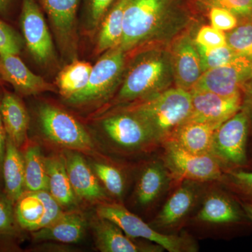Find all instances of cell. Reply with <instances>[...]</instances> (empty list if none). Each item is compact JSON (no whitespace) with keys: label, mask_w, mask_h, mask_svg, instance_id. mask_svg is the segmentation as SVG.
<instances>
[{"label":"cell","mask_w":252,"mask_h":252,"mask_svg":"<svg viewBox=\"0 0 252 252\" xmlns=\"http://www.w3.org/2000/svg\"><path fill=\"white\" fill-rule=\"evenodd\" d=\"M225 36L227 45L252 63V23L239 24Z\"/></svg>","instance_id":"1f68e13d"},{"label":"cell","mask_w":252,"mask_h":252,"mask_svg":"<svg viewBox=\"0 0 252 252\" xmlns=\"http://www.w3.org/2000/svg\"><path fill=\"white\" fill-rule=\"evenodd\" d=\"M229 193L222 190L210 192L204 199L196 220L231 228L252 226V223L244 211L240 200Z\"/></svg>","instance_id":"5bb4252c"},{"label":"cell","mask_w":252,"mask_h":252,"mask_svg":"<svg viewBox=\"0 0 252 252\" xmlns=\"http://www.w3.org/2000/svg\"><path fill=\"white\" fill-rule=\"evenodd\" d=\"M12 0H0V13L5 14L9 10Z\"/></svg>","instance_id":"7bdbcfd3"},{"label":"cell","mask_w":252,"mask_h":252,"mask_svg":"<svg viewBox=\"0 0 252 252\" xmlns=\"http://www.w3.org/2000/svg\"><path fill=\"white\" fill-rule=\"evenodd\" d=\"M240 200V199H239ZM240 204L243 207L244 211L246 214L247 217L252 223V201L249 200H240Z\"/></svg>","instance_id":"b9f144b4"},{"label":"cell","mask_w":252,"mask_h":252,"mask_svg":"<svg viewBox=\"0 0 252 252\" xmlns=\"http://www.w3.org/2000/svg\"><path fill=\"white\" fill-rule=\"evenodd\" d=\"M113 1L114 0H88V18L91 28H95L99 26Z\"/></svg>","instance_id":"f35d334b"},{"label":"cell","mask_w":252,"mask_h":252,"mask_svg":"<svg viewBox=\"0 0 252 252\" xmlns=\"http://www.w3.org/2000/svg\"><path fill=\"white\" fill-rule=\"evenodd\" d=\"M191 21L176 0H128L119 48L127 54L152 46H168L189 29Z\"/></svg>","instance_id":"6da1fadb"},{"label":"cell","mask_w":252,"mask_h":252,"mask_svg":"<svg viewBox=\"0 0 252 252\" xmlns=\"http://www.w3.org/2000/svg\"><path fill=\"white\" fill-rule=\"evenodd\" d=\"M49 193L62 207L75 205L77 195L68 176L65 158L61 155L45 158Z\"/></svg>","instance_id":"d4e9b609"},{"label":"cell","mask_w":252,"mask_h":252,"mask_svg":"<svg viewBox=\"0 0 252 252\" xmlns=\"http://www.w3.org/2000/svg\"><path fill=\"white\" fill-rule=\"evenodd\" d=\"M252 73V63L240 56L229 64L204 72L192 89L228 97L242 94L243 84Z\"/></svg>","instance_id":"9a60e30c"},{"label":"cell","mask_w":252,"mask_h":252,"mask_svg":"<svg viewBox=\"0 0 252 252\" xmlns=\"http://www.w3.org/2000/svg\"><path fill=\"white\" fill-rule=\"evenodd\" d=\"M23 40L14 28L0 20V54L19 55Z\"/></svg>","instance_id":"d590c367"},{"label":"cell","mask_w":252,"mask_h":252,"mask_svg":"<svg viewBox=\"0 0 252 252\" xmlns=\"http://www.w3.org/2000/svg\"><path fill=\"white\" fill-rule=\"evenodd\" d=\"M126 55L117 47L103 53L93 67L84 90L67 99L72 104H85L104 100L122 84L126 67Z\"/></svg>","instance_id":"8992f818"},{"label":"cell","mask_w":252,"mask_h":252,"mask_svg":"<svg viewBox=\"0 0 252 252\" xmlns=\"http://www.w3.org/2000/svg\"><path fill=\"white\" fill-rule=\"evenodd\" d=\"M65 162L68 176L77 197L89 200H103L107 194L85 159L78 152H67Z\"/></svg>","instance_id":"ffe728a7"},{"label":"cell","mask_w":252,"mask_h":252,"mask_svg":"<svg viewBox=\"0 0 252 252\" xmlns=\"http://www.w3.org/2000/svg\"><path fill=\"white\" fill-rule=\"evenodd\" d=\"M86 225L84 215L76 212H64L57 220L48 226L33 232V238L37 242L77 243L84 236Z\"/></svg>","instance_id":"7402d4cb"},{"label":"cell","mask_w":252,"mask_h":252,"mask_svg":"<svg viewBox=\"0 0 252 252\" xmlns=\"http://www.w3.org/2000/svg\"><path fill=\"white\" fill-rule=\"evenodd\" d=\"M220 125L215 123L185 122L176 129L168 140L173 141L191 153L211 155L214 135Z\"/></svg>","instance_id":"44dd1931"},{"label":"cell","mask_w":252,"mask_h":252,"mask_svg":"<svg viewBox=\"0 0 252 252\" xmlns=\"http://www.w3.org/2000/svg\"><path fill=\"white\" fill-rule=\"evenodd\" d=\"M189 92L192 108L186 122L222 124L242 108V94L228 97L194 89Z\"/></svg>","instance_id":"2e32d148"},{"label":"cell","mask_w":252,"mask_h":252,"mask_svg":"<svg viewBox=\"0 0 252 252\" xmlns=\"http://www.w3.org/2000/svg\"><path fill=\"white\" fill-rule=\"evenodd\" d=\"M250 136V119L242 109L215 131L211 156L220 163L223 172L239 169L250 170L248 143Z\"/></svg>","instance_id":"277c9868"},{"label":"cell","mask_w":252,"mask_h":252,"mask_svg":"<svg viewBox=\"0 0 252 252\" xmlns=\"http://www.w3.org/2000/svg\"><path fill=\"white\" fill-rule=\"evenodd\" d=\"M93 168L107 191L116 198H122L126 188L125 177L122 172L114 165L103 162H95Z\"/></svg>","instance_id":"4dcf8cb0"},{"label":"cell","mask_w":252,"mask_h":252,"mask_svg":"<svg viewBox=\"0 0 252 252\" xmlns=\"http://www.w3.org/2000/svg\"><path fill=\"white\" fill-rule=\"evenodd\" d=\"M172 177L162 160L147 164L141 172L135 189L136 199L147 206L157 200L170 183Z\"/></svg>","instance_id":"cb8c5ba5"},{"label":"cell","mask_w":252,"mask_h":252,"mask_svg":"<svg viewBox=\"0 0 252 252\" xmlns=\"http://www.w3.org/2000/svg\"><path fill=\"white\" fill-rule=\"evenodd\" d=\"M21 26L23 39L34 61L43 65L54 61L52 37L36 0H22Z\"/></svg>","instance_id":"30bf717a"},{"label":"cell","mask_w":252,"mask_h":252,"mask_svg":"<svg viewBox=\"0 0 252 252\" xmlns=\"http://www.w3.org/2000/svg\"><path fill=\"white\" fill-rule=\"evenodd\" d=\"M182 182L154 220L153 223L156 228H175L185 220L195 205L198 195L196 182L187 180Z\"/></svg>","instance_id":"d6986e66"},{"label":"cell","mask_w":252,"mask_h":252,"mask_svg":"<svg viewBox=\"0 0 252 252\" xmlns=\"http://www.w3.org/2000/svg\"><path fill=\"white\" fill-rule=\"evenodd\" d=\"M0 77L23 95L39 94L54 89L42 77L32 72L18 55L0 54Z\"/></svg>","instance_id":"ac0fdd59"},{"label":"cell","mask_w":252,"mask_h":252,"mask_svg":"<svg viewBox=\"0 0 252 252\" xmlns=\"http://www.w3.org/2000/svg\"><path fill=\"white\" fill-rule=\"evenodd\" d=\"M15 207L18 224L28 231L42 229L64 213L62 206L46 190L23 193Z\"/></svg>","instance_id":"8fae6325"},{"label":"cell","mask_w":252,"mask_h":252,"mask_svg":"<svg viewBox=\"0 0 252 252\" xmlns=\"http://www.w3.org/2000/svg\"><path fill=\"white\" fill-rule=\"evenodd\" d=\"M220 182L240 200L252 201V170H227Z\"/></svg>","instance_id":"f546056e"},{"label":"cell","mask_w":252,"mask_h":252,"mask_svg":"<svg viewBox=\"0 0 252 252\" xmlns=\"http://www.w3.org/2000/svg\"><path fill=\"white\" fill-rule=\"evenodd\" d=\"M186 31L169 44L175 87L190 91L203 71L198 48L190 31Z\"/></svg>","instance_id":"4fadbf2b"},{"label":"cell","mask_w":252,"mask_h":252,"mask_svg":"<svg viewBox=\"0 0 252 252\" xmlns=\"http://www.w3.org/2000/svg\"><path fill=\"white\" fill-rule=\"evenodd\" d=\"M1 119L6 137L18 147L26 142L30 117L24 104L16 94L5 93L0 102Z\"/></svg>","instance_id":"603a6c76"},{"label":"cell","mask_w":252,"mask_h":252,"mask_svg":"<svg viewBox=\"0 0 252 252\" xmlns=\"http://www.w3.org/2000/svg\"><path fill=\"white\" fill-rule=\"evenodd\" d=\"M195 44L205 49H215L227 45L225 32L212 26H204L197 32L194 38Z\"/></svg>","instance_id":"e575fe53"},{"label":"cell","mask_w":252,"mask_h":252,"mask_svg":"<svg viewBox=\"0 0 252 252\" xmlns=\"http://www.w3.org/2000/svg\"><path fill=\"white\" fill-rule=\"evenodd\" d=\"M209 18L212 27L223 32L232 31L239 25L238 18L234 14L223 8H210Z\"/></svg>","instance_id":"74e56055"},{"label":"cell","mask_w":252,"mask_h":252,"mask_svg":"<svg viewBox=\"0 0 252 252\" xmlns=\"http://www.w3.org/2000/svg\"><path fill=\"white\" fill-rule=\"evenodd\" d=\"M93 229L96 247L102 252H161L164 249L157 244L137 243L127 236L112 220L99 217Z\"/></svg>","instance_id":"e0dca14e"},{"label":"cell","mask_w":252,"mask_h":252,"mask_svg":"<svg viewBox=\"0 0 252 252\" xmlns=\"http://www.w3.org/2000/svg\"><path fill=\"white\" fill-rule=\"evenodd\" d=\"M191 108L190 92L173 86L125 109L140 117L158 144L162 145L188 119Z\"/></svg>","instance_id":"3957f363"},{"label":"cell","mask_w":252,"mask_h":252,"mask_svg":"<svg viewBox=\"0 0 252 252\" xmlns=\"http://www.w3.org/2000/svg\"><path fill=\"white\" fill-rule=\"evenodd\" d=\"M1 167L6 195L13 203H16L26 189L24 157L21 155L17 146L8 137Z\"/></svg>","instance_id":"484cf974"},{"label":"cell","mask_w":252,"mask_h":252,"mask_svg":"<svg viewBox=\"0 0 252 252\" xmlns=\"http://www.w3.org/2000/svg\"><path fill=\"white\" fill-rule=\"evenodd\" d=\"M102 126L113 143L124 150L148 152L159 145L143 121L127 109L106 118Z\"/></svg>","instance_id":"9c48e42d"},{"label":"cell","mask_w":252,"mask_h":252,"mask_svg":"<svg viewBox=\"0 0 252 252\" xmlns=\"http://www.w3.org/2000/svg\"><path fill=\"white\" fill-rule=\"evenodd\" d=\"M162 146L164 148L162 162L174 180L181 182L185 180L220 182L221 180L223 169L211 155L191 153L171 140L164 142Z\"/></svg>","instance_id":"52a82bcc"},{"label":"cell","mask_w":252,"mask_h":252,"mask_svg":"<svg viewBox=\"0 0 252 252\" xmlns=\"http://www.w3.org/2000/svg\"><path fill=\"white\" fill-rule=\"evenodd\" d=\"M38 119L44 135L54 143L81 152L94 150V142L82 125L62 109L41 104L38 109Z\"/></svg>","instance_id":"ba28073f"},{"label":"cell","mask_w":252,"mask_h":252,"mask_svg":"<svg viewBox=\"0 0 252 252\" xmlns=\"http://www.w3.org/2000/svg\"><path fill=\"white\" fill-rule=\"evenodd\" d=\"M128 0H118L109 8L100 22L96 52L103 54L119 47L122 41L124 12Z\"/></svg>","instance_id":"4316f807"},{"label":"cell","mask_w":252,"mask_h":252,"mask_svg":"<svg viewBox=\"0 0 252 252\" xmlns=\"http://www.w3.org/2000/svg\"><path fill=\"white\" fill-rule=\"evenodd\" d=\"M96 212L99 217L107 219L119 225L131 238L144 239L170 252H195L198 250L197 244L189 235L160 233L120 204H101Z\"/></svg>","instance_id":"5b68a950"},{"label":"cell","mask_w":252,"mask_h":252,"mask_svg":"<svg viewBox=\"0 0 252 252\" xmlns=\"http://www.w3.org/2000/svg\"><path fill=\"white\" fill-rule=\"evenodd\" d=\"M203 72L233 62L240 56L228 45L215 49H205L197 45Z\"/></svg>","instance_id":"d6a6232c"},{"label":"cell","mask_w":252,"mask_h":252,"mask_svg":"<svg viewBox=\"0 0 252 252\" xmlns=\"http://www.w3.org/2000/svg\"><path fill=\"white\" fill-rule=\"evenodd\" d=\"M210 8H223L238 18L239 24L252 23V0H199Z\"/></svg>","instance_id":"836d02e7"},{"label":"cell","mask_w":252,"mask_h":252,"mask_svg":"<svg viewBox=\"0 0 252 252\" xmlns=\"http://www.w3.org/2000/svg\"><path fill=\"white\" fill-rule=\"evenodd\" d=\"M13 203L7 195L0 193V235L14 233L16 220Z\"/></svg>","instance_id":"8d00e7d4"},{"label":"cell","mask_w":252,"mask_h":252,"mask_svg":"<svg viewBox=\"0 0 252 252\" xmlns=\"http://www.w3.org/2000/svg\"><path fill=\"white\" fill-rule=\"evenodd\" d=\"M1 102V99H0ZM6 134L5 132L4 124L1 119V111H0V168L2 167L3 159H4L5 148H6Z\"/></svg>","instance_id":"60d3db41"},{"label":"cell","mask_w":252,"mask_h":252,"mask_svg":"<svg viewBox=\"0 0 252 252\" xmlns=\"http://www.w3.org/2000/svg\"><path fill=\"white\" fill-rule=\"evenodd\" d=\"M92 69L90 63L77 60L63 68L56 79L61 95L67 100L84 90L89 83Z\"/></svg>","instance_id":"83f0119b"},{"label":"cell","mask_w":252,"mask_h":252,"mask_svg":"<svg viewBox=\"0 0 252 252\" xmlns=\"http://www.w3.org/2000/svg\"><path fill=\"white\" fill-rule=\"evenodd\" d=\"M81 0H38L45 11L60 49L74 61L77 56V13Z\"/></svg>","instance_id":"7c38bea8"},{"label":"cell","mask_w":252,"mask_h":252,"mask_svg":"<svg viewBox=\"0 0 252 252\" xmlns=\"http://www.w3.org/2000/svg\"><path fill=\"white\" fill-rule=\"evenodd\" d=\"M126 67L119 102H135L149 98L175 86L168 46H152L137 51Z\"/></svg>","instance_id":"7a4b0ae2"},{"label":"cell","mask_w":252,"mask_h":252,"mask_svg":"<svg viewBox=\"0 0 252 252\" xmlns=\"http://www.w3.org/2000/svg\"><path fill=\"white\" fill-rule=\"evenodd\" d=\"M25 187L28 191L49 190L45 158L38 146L28 147L24 156Z\"/></svg>","instance_id":"f1b7e54d"},{"label":"cell","mask_w":252,"mask_h":252,"mask_svg":"<svg viewBox=\"0 0 252 252\" xmlns=\"http://www.w3.org/2000/svg\"><path fill=\"white\" fill-rule=\"evenodd\" d=\"M242 109L248 114L251 125L252 135V73L243 84L241 91Z\"/></svg>","instance_id":"ab89813d"}]
</instances>
